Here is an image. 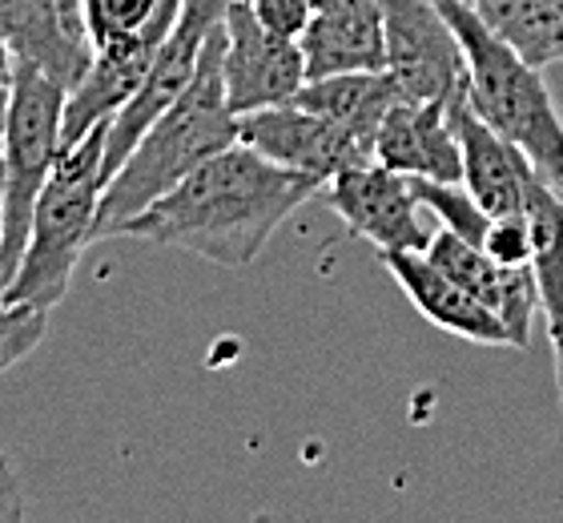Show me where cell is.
I'll use <instances>...</instances> for the list:
<instances>
[{"instance_id": "6da1fadb", "label": "cell", "mask_w": 563, "mask_h": 523, "mask_svg": "<svg viewBox=\"0 0 563 523\" xmlns=\"http://www.w3.org/2000/svg\"><path fill=\"white\" fill-rule=\"evenodd\" d=\"M314 194H322L318 177L286 170L246 141H234L141 209L121 233L189 250L222 270H246L282 221Z\"/></svg>"}, {"instance_id": "7a4b0ae2", "label": "cell", "mask_w": 563, "mask_h": 523, "mask_svg": "<svg viewBox=\"0 0 563 523\" xmlns=\"http://www.w3.org/2000/svg\"><path fill=\"white\" fill-rule=\"evenodd\" d=\"M222 53L225 21L206 41L201 69L189 81V89L141 133L133 153L121 162L118 174L109 177L101 209H97V238H118L141 209H150L201 162H210L213 153L230 150L238 141V113L225 101Z\"/></svg>"}, {"instance_id": "3957f363", "label": "cell", "mask_w": 563, "mask_h": 523, "mask_svg": "<svg viewBox=\"0 0 563 523\" xmlns=\"http://www.w3.org/2000/svg\"><path fill=\"white\" fill-rule=\"evenodd\" d=\"M467 57V97L487 126L516 145L531 170L563 198V117L543 81V69L531 65L492 33L463 0H439Z\"/></svg>"}, {"instance_id": "277c9868", "label": "cell", "mask_w": 563, "mask_h": 523, "mask_svg": "<svg viewBox=\"0 0 563 523\" xmlns=\"http://www.w3.org/2000/svg\"><path fill=\"white\" fill-rule=\"evenodd\" d=\"M106 138L109 121L85 133L77 145H65L36 198L33 233L24 246L21 270L4 291V306H53L69 294L77 262L97 242V209L106 194Z\"/></svg>"}, {"instance_id": "5b68a950", "label": "cell", "mask_w": 563, "mask_h": 523, "mask_svg": "<svg viewBox=\"0 0 563 523\" xmlns=\"http://www.w3.org/2000/svg\"><path fill=\"white\" fill-rule=\"evenodd\" d=\"M65 101L69 89L45 77L33 65H16L9 101V138H4V246H0V279L4 291L16 279L33 233L36 198L60 157V129H65Z\"/></svg>"}, {"instance_id": "8992f818", "label": "cell", "mask_w": 563, "mask_h": 523, "mask_svg": "<svg viewBox=\"0 0 563 523\" xmlns=\"http://www.w3.org/2000/svg\"><path fill=\"white\" fill-rule=\"evenodd\" d=\"M225 9H230V0H186V4H181V17H177L174 33L165 36V45L157 48L153 69L145 73L141 89L125 101V109L109 121L106 162H101L106 186H109V177L121 170V162L133 153L141 133H145L177 97L186 94L189 81L198 77L206 41H210L213 29L225 21Z\"/></svg>"}, {"instance_id": "52a82bcc", "label": "cell", "mask_w": 563, "mask_h": 523, "mask_svg": "<svg viewBox=\"0 0 563 523\" xmlns=\"http://www.w3.org/2000/svg\"><path fill=\"white\" fill-rule=\"evenodd\" d=\"M186 0H162L153 12L150 24H141L137 33L121 36L113 45L93 48V65L81 81L69 89L65 101V129H60V150L77 145L85 133H93L97 126H106L125 109L133 94L141 89L145 73L153 69L157 48L165 45V36L174 33L177 17H181Z\"/></svg>"}, {"instance_id": "ba28073f", "label": "cell", "mask_w": 563, "mask_h": 523, "mask_svg": "<svg viewBox=\"0 0 563 523\" xmlns=\"http://www.w3.org/2000/svg\"><path fill=\"white\" fill-rule=\"evenodd\" d=\"M387 24V69L411 101H443L467 81V57L439 0H378Z\"/></svg>"}, {"instance_id": "9c48e42d", "label": "cell", "mask_w": 563, "mask_h": 523, "mask_svg": "<svg viewBox=\"0 0 563 523\" xmlns=\"http://www.w3.org/2000/svg\"><path fill=\"white\" fill-rule=\"evenodd\" d=\"M225 101L238 117L286 105L298 97L306 77L302 45L294 36H282L254 17L246 0H230L225 9V53H222Z\"/></svg>"}, {"instance_id": "30bf717a", "label": "cell", "mask_w": 563, "mask_h": 523, "mask_svg": "<svg viewBox=\"0 0 563 523\" xmlns=\"http://www.w3.org/2000/svg\"><path fill=\"white\" fill-rule=\"evenodd\" d=\"M238 141L254 145L258 153H266L271 162L310 174L327 186L330 177L346 174L354 165L375 162V145L363 138L346 133L342 126H334L330 117L314 113L298 101L286 105H266L254 113L238 117Z\"/></svg>"}, {"instance_id": "8fae6325", "label": "cell", "mask_w": 563, "mask_h": 523, "mask_svg": "<svg viewBox=\"0 0 563 523\" xmlns=\"http://www.w3.org/2000/svg\"><path fill=\"white\" fill-rule=\"evenodd\" d=\"M327 206L342 218V226L387 254V250H427L434 233L419 218V194L411 177L390 170L375 157L366 165H354L346 174L330 177L322 186Z\"/></svg>"}, {"instance_id": "7c38bea8", "label": "cell", "mask_w": 563, "mask_h": 523, "mask_svg": "<svg viewBox=\"0 0 563 523\" xmlns=\"http://www.w3.org/2000/svg\"><path fill=\"white\" fill-rule=\"evenodd\" d=\"M446 117L455 129L459 153H463V186H467L471 198L479 201L492 218L523 214L528 209L531 162L475 113V105L467 97V81L446 97Z\"/></svg>"}, {"instance_id": "4fadbf2b", "label": "cell", "mask_w": 563, "mask_h": 523, "mask_svg": "<svg viewBox=\"0 0 563 523\" xmlns=\"http://www.w3.org/2000/svg\"><path fill=\"white\" fill-rule=\"evenodd\" d=\"M427 258L434 266H443L451 279L463 286L467 294H475L487 310H495L504 318V326L511 330V342L528 347L531 338V318L540 310V286H536V270L531 266H504L495 262L483 246L459 238L455 230H434Z\"/></svg>"}, {"instance_id": "5bb4252c", "label": "cell", "mask_w": 563, "mask_h": 523, "mask_svg": "<svg viewBox=\"0 0 563 523\" xmlns=\"http://www.w3.org/2000/svg\"><path fill=\"white\" fill-rule=\"evenodd\" d=\"M378 258H383L387 274L399 282V291L411 298V306L427 323H434L446 335L479 342V347H516L504 318L487 310L475 294L463 291L443 266H434L427 250H387Z\"/></svg>"}, {"instance_id": "9a60e30c", "label": "cell", "mask_w": 563, "mask_h": 523, "mask_svg": "<svg viewBox=\"0 0 563 523\" xmlns=\"http://www.w3.org/2000/svg\"><path fill=\"white\" fill-rule=\"evenodd\" d=\"M0 33L21 65H33L65 89L93 65V41L60 0H0Z\"/></svg>"}, {"instance_id": "2e32d148", "label": "cell", "mask_w": 563, "mask_h": 523, "mask_svg": "<svg viewBox=\"0 0 563 523\" xmlns=\"http://www.w3.org/2000/svg\"><path fill=\"white\" fill-rule=\"evenodd\" d=\"M375 157L407 177L427 182H463V153L443 101L399 97L375 133Z\"/></svg>"}, {"instance_id": "e0dca14e", "label": "cell", "mask_w": 563, "mask_h": 523, "mask_svg": "<svg viewBox=\"0 0 563 523\" xmlns=\"http://www.w3.org/2000/svg\"><path fill=\"white\" fill-rule=\"evenodd\" d=\"M306 57V77L387 69V24L378 0H339L318 9L298 36Z\"/></svg>"}, {"instance_id": "ac0fdd59", "label": "cell", "mask_w": 563, "mask_h": 523, "mask_svg": "<svg viewBox=\"0 0 563 523\" xmlns=\"http://www.w3.org/2000/svg\"><path fill=\"white\" fill-rule=\"evenodd\" d=\"M531 270L540 286V310L555 355V383H563V198L536 170L528 177Z\"/></svg>"}, {"instance_id": "d6986e66", "label": "cell", "mask_w": 563, "mask_h": 523, "mask_svg": "<svg viewBox=\"0 0 563 523\" xmlns=\"http://www.w3.org/2000/svg\"><path fill=\"white\" fill-rule=\"evenodd\" d=\"M399 81L390 77V69L378 73H334V77H310L298 89L294 101L314 109V113L330 117L334 126L346 133L363 138L375 145V133L383 126V117L390 113V105L399 101Z\"/></svg>"}, {"instance_id": "ffe728a7", "label": "cell", "mask_w": 563, "mask_h": 523, "mask_svg": "<svg viewBox=\"0 0 563 523\" xmlns=\"http://www.w3.org/2000/svg\"><path fill=\"white\" fill-rule=\"evenodd\" d=\"M531 65L563 61V0H463Z\"/></svg>"}, {"instance_id": "44dd1931", "label": "cell", "mask_w": 563, "mask_h": 523, "mask_svg": "<svg viewBox=\"0 0 563 523\" xmlns=\"http://www.w3.org/2000/svg\"><path fill=\"white\" fill-rule=\"evenodd\" d=\"M415 194H419L422 209L439 218L443 230H455L459 238L483 246L487 238V226H492V214L471 198L463 182H427V177H411Z\"/></svg>"}, {"instance_id": "7402d4cb", "label": "cell", "mask_w": 563, "mask_h": 523, "mask_svg": "<svg viewBox=\"0 0 563 523\" xmlns=\"http://www.w3.org/2000/svg\"><path fill=\"white\" fill-rule=\"evenodd\" d=\"M162 0H81V24L93 48L113 45L153 21Z\"/></svg>"}, {"instance_id": "603a6c76", "label": "cell", "mask_w": 563, "mask_h": 523, "mask_svg": "<svg viewBox=\"0 0 563 523\" xmlns=\"http://www.w3.org/2000/svg\"><path fill=\"white\" fill-rule=\"evenodd\" d=\"M48 335V310L36 306H0V374L29 359Z\"/></svg>"}, {"instance_id": "cb8c5ba5", "label": "cell", "mask_w": 563, "mask_h": 523, "mask_svg": "<svg viewBox=\"0 0 563 523\" xmlns=\"http://www.w3.org/2000/svg\"><path fill=\"white\" fill-rule=\"evenodd\" d=\"M483 250H487L495 262H504V266H531V218H528V209H523V214L492 218L487 238H483Z\"/></svg>"}, {"instance_id": "d4e9b609", "label": "cell", "mask_w": 563, "mask_h": 523, "mask_svg": "<svg viewBox=\"0 0 563 523\" xmlns=\"http://www.w3.org/2000/svg\"><path fill=\"white\" fill-rule=\"evenodd\" d=\"M246 4L254 9V17H258L266 29H274V33H282V36H294V41L306 33V24L314 17L310 0H246Z\"/></svg>"}, {"instance_id": "484cf974", "label": "cell", "mask_w": 563, "mask_h": 523, "mask_svg": "<svg viewBox=\"0 0 563 523\" xmlns=\"http://www.w3.org/2000/svg\"><path fill=\"white\" fill-rule=\"evenodd\" d=\"M21 520H24L21 483H16V471H12L9 455L0 451V523H21Z\"/></svg>"}, {"instance_id": "4316f807", "label": "cell", "mask_w": 563, "mask_h": 523, "mask_svg": "<svg viewBox=\"0 0 563 523\" xmlns=\"http://www.w3.org/2000/svg\"><path fill=\"white\" fill-rule=\"evenodd\" d=\"M16 53H12V45L4 41V33H0V89H12V81H16Z\"/></svg>"}, {"instance_id": "83f0119b", "label": "cell", "mask_w": 563, "mask_h": 523, "mask_svg": "<svg viewBox=\"0 0 563 523\" xmlns=\"http://www.w3.org/2000/svg\"><path fill=\"white\" fill-rule=\"evenodd\" d=\"M9 101L12 89H0V162H4V138H9Z\"/></svg>"}, {"instance_id": "f1b7e54d", "label": "cell", "mask_w": 563, "mask_h": 523, "mask_svg": "<svg viewBox=\"0 0 563 523\" xmlns=\"http://www.w3.org/2000/svg\"><path fill=\"white\" fill-rule=\"evenodd\" d=\"M0 246H4V177H0ZM0 306H4V279H0Z\"/></svg>"}, {"instance_id": "f546056e", "label": "cell", "mask_w": 563, "mask_h": 523, "mask_svg": "<svg viewBox=\"0 0 563 523\" xmlns=\"http://www.w3.org/2000/svg\"><path fill=\"white\" fill-rule=\"evenodd\" d=\"M330 4H339V0H310V9H330Z\"/></svg>"}, {"instance_id": "4dcf8cb0", "label": "cell", "mask_w": 563, "mask_h": 523, "mask_svg": "<svg viewBox=\"0 0 563 523\" xmlns=\"http://www.w3.org/2000/svg\"><path fill=\"white\" fill-rule=\"evenodd\" d=\"M560 407H563V383H560Z\"/></svg>"}]
</instances>
